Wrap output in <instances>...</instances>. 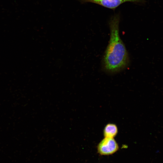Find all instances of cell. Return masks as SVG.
<instances>
[{
	"mask_svg": "<svg viewBox=\"0 0 163 163\" xmlns=\"http://www.w3.org/2000/svg\"><path fill=\"white\" fill-rule=\"evenodd\" d=\"M118 132L117 126L113 123H108L105 126L103 131L104 137L114 138Z\"/></svg>",
	"mask_w": 163,
	"mask_h": 163,
	"instance_id": "277c9868",
	"label": "cell"
},
{
	"mask_svg": "<svg viewBox=\"0 0 163 163\" xmlns=\"http://www.w3.org/2000/svg\"><path fill=\"white\" fill-rule=\"evenodd\" d=\"M120 17L119 14L114 15L110 19L109 26L110 37L108 45L104 57L105 69L111 72H118L128 65V53L119 34Z\"/></svg>",
	"mask_w": 163,
	"mask_h": 163,
	"instance_id": "6da1fadb",
	"label": "cell"
},
{
	"mask_svg": "<svg viewBox=\"0 0 163 163\" xmlns=\"http://www.w3.org/2000/svg\"><path fill=\"white\" fill-rule=\"evenodd\" d=\"M81 4L91 2L105 8L115 10L122 4L126 2L145 3V0H78Z\"/></svg>",
	"mask_w": 163,
	"mask_h": 163,
	"instance_id": "3957f363",
	"label": "cell"
},
{
	"mask_svg": "<svg viewBox=\"0 0 163 163\" xmlns=\"http://www.w3.org/2000/svg\"><path fill=\"white\" fill-rule=\"evenodd\" d=\"M118 149V144L114 138L104 137L97 146L98 152L102 155H112L116 152Z\"/></svg>",
	"mask_w": 163,
	"mask_h": 163,
	"instance_id": "7a4b0ae2",
	"label": "cell"
}]
</instances>
